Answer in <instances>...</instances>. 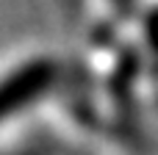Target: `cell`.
<instances>
[{
    "label": "cell",
    "instance_id": "cell-1",
    "mask_svg": "<svg viewBox=\"0 0 158 155\" xmlns=\"http://www.w3.org/2000/svg\"><path fill=\"white\" fill-rule=\"evenodd\" d=\"M53 80H56V64L53 61L39 58V61L25 64L19 72H14L8 80L0 83V116L22 108L28 100L42 94Z\"/></svg>",
    "mask_w": 158,
    "mask_h": 155
},
{
    "label": "cell",
    "instance_id": "cell-2",
    "mask_svg": "<svg viewBox=\"0 0 158 155\" xmlns=\"http://www.w3.org/2000/svg\"><path fill=\"white\" fill-rule=\"evenodd\" d=\"M147 33H150L153 47L158 50V11H153V14H150V19H147Z\"/></svg>",
    "mask_w": 158,
    "mask_h": 155
}]
</instances>
